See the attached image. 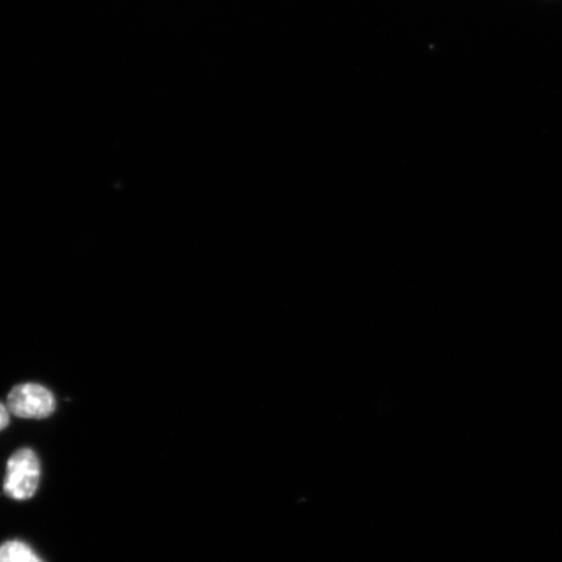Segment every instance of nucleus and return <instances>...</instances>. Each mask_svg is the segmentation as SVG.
<instances>
[{"mask_svg": "<svg viewBox=\"0 0 562 562\" xmlns=\"http://www.w3.org/2000/svg\"><path fill=\"white\" fill-rule=\"evenodd\" d=\"M41 480V463L30 448H21L7 462L4 494L15 501H27L35 495Z\"/></svg>", "mask_w": 562, "mask_h": 562, "instance_id": "obj_1", "label": "nucleus"}, {"mask_svg": "<svg viewBox=\"0 0 562 562\" xmlns=\"http://www.w3.org/2000/svg\"><path fill=\"white\" fill-rule=\"evenodd\" d=\"M55 397L44 385L25 383L13 386L9 395V411L20 418L42 419L55 412Z\"/></svg>", "mask_w": 562, "mask_h": 562, "instance_id": "obj_2", "label": "nucleus"}, {"mask_svg": "<svg viewBox=\"0 0 562 562\" xmlns=\"http://www.w3.org/2000/svg\"><path fill=\"white\" fill-rule=\"evenodd\" d=\"M0 562H44V560L21 540H9L0 544Z\"/></svg>", "mask_w": 562, "mask_h": 562, "instance_id": "obj_3", "label": "nucleus"}, {"mask_svg": "<svg viewBox=\"0 0 562 562\" xmlns=\"http://www.w3.org/2000/svg\"><path fill=\"white\" fill-rule=\"evenodd\" d=\"M10 424V411L9 407L0 404V431L4 430Z\"/></svg>", "mask_w": 562, "mask_h": 562, "instance_id": "obj_4", "label": "nucleus"}]
</instances>
